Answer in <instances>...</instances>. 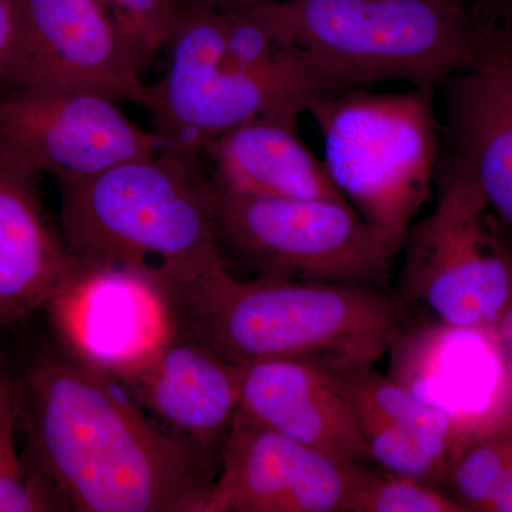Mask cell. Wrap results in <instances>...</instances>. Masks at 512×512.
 Segmentation results:
<instances>
[{
  "instance_id": "6da1fadb",
  "label": "cell",
  "mask_w": 512,
  "mask_h": 512,
  "mask_svg": "<svg viewBox=\"0 0 512 512\" xmlns=\"http://www.w3.org/2000/svg\"><path fill=\"white\" fill-rule=\"evenodd\" d=\"M22 451L64 511L201 512L218 464L160 430L114 377L59 342L12 379Z\"/></svg>"
},
{
  "instance_id": "7a4b0ae2",
  "label": "cell",
  "mask_w": 512,
  "mask_h": 512,
  "mask_svg": "<svg viewBox=\"0 0 512 512\" xmlns=\"http://www.w3.org/2000/svg\"><path fill=\"white\" fill-rule=\"evenodd\" d=\"M178 332L234 365L295 359L330 370L375 365L410 332V313L375 286L319 284L228 268L164 284Z\"/></svg>"
},
{
  "instance_id": "3957f363",
  "label": "cell",
  "mask_w": 512,
  "mask_h": 512,
  "mask_svg": "<svg viewBox=\"0 0 512 512\" xmlns=\"http://www.w3.org/2000/svg\"><path fill=\"white\" fill-rule=\"evenodd\" d=\"M60 229L74 258L184 284L228 268L217 239L218 190L201 157L160 150L57 183Z\"/></svg>"
},
{
  "instance_id": "277c9868",
  "label": "cell",
  "mask_w": 512,
  "mask_h": 512,
  "mask_svg": "<svg viewBox=\"0 0 512 512\" xmlns=\"http://www.w3.org/2000/svg\"><path fill=\"white\" fill-rule=\"evenodd\" d=\"M276 37L340 92L402 80L437 92L476 62L485 32L467 0H268Z\"/></svg>"
},
{
  "instance_id": "5b68a950",
  "label": "cell",
  "mask_w": 512,
  "mask_h": 512,
  "mask_svg": "<svg viewBox=\"0 0 512 512\" xmlns=\"http://www.w3.org/2000/svg\"><path fill=\"white\" fill-rule=\"evenodd\" d=\"M167 69L147 86L143 107L161 150L200 156L231 128L268 114L301 116L316 100L342 93L293 46L281 62L245 67L225 50L221 12L177 9L165 46Z\"/></svg>"
},
{
  "instance_id": "8992f818",
  "label": "cell",
  "mask_w": 512,
  "mask_h": 512,
  "mask_svg": "<svg viewBox=\"0 0 512 512\" xmlns=\"http://www.w3.org/2000/svg\"><path fill=\"white\" fill-rule=\"evenodd\" d=\"M436 205L404 234L397 298L433 328L491 333L512 302L510 235L470 171L441 148Z\"/></svg>"
},
{
  "instance_id": "52a82bcc",
  "label": "cell",
  "mask_w": 512,
  "mask_h": 512,
  "mask_svg": "<svg viewBox=\"0 0 512 512\" xmlns=\"http://www.w3.org/2000/svg\"><path fill=\"white\" fill-rule=\"evenodd\" d=\"M434 94L352 89L309 109L336 190L365 220L394 234H406L434 184L441 153Z\"/></svg>"
},
{
  "instance_id": "ba28073f",
  "label": "cell",
  "mask_w": 512,
  "mask_h": 512,
  "mask_svg": "<svg viewBox=\"0 0 512 512\" xmlns=\"http://www.w3.org/2000/svg\"><path fill=\"white\" fill-rule=\"evenodd\" d=\"M403 238L365 220L348 201L218 190L221 254L256 276L387 289Z\"/></svg>"
},
{
  "instance_id": "9c48e42d",
  "label": "cell",
  "mask_w": 512,
  "mask_h": 512,
  "mask_svg": "<svg viewBox=\"0 0 512 512\" xmlns=\"http://www.w3.org/2000/svg\"><path fill=\"white\" fill-rule=\"evenodd\" d=\"M15 9L0 89L92 93L143 107L144 72L99 0H15Z\"/></svg>"
},
{
  "instance_id": "30bf717a",
  "label": "cell",
  "mask_w": 512,
  "mask_h": 512,
  "mask_svg": "<svg viewBox=\"0 0 512 512\" xmlns=\"http://www.w3.org/2000/svg\"><path fill=\"white\" fill-rule=\"evenodd\" d=\"M161 148L153 130L99 94L0 89V153L56 183L151 157Z\"/></svg>"
},
{
  "instance_id": "8fae6325",
  "label": "cell",
  "mask_w": 512,
  "mask_h": 512,
  "mask_svg": "<svg viewBox=\"0 0 512 512\" xmlns=\"http://www.w3.org/2000/svg\"><path fill=\"white\" fill-rule=\"evenodd\" d=\"M56 342L111 377L178 333L170 296L153 272L79 262L46 305Z\"/></svg>"
},
{
  "instance_id": "7c38bea8",
  "label": "cell",
  "mask_w": 512,
  "mask_h": 512,
  "mask_svg": "<svg viewBox=\"0 0 512 512\" xmlns=\"http://www.w3.org/2000/svg\"><path fill=\"white\" fill-rule=\"evenodd\" d=\"M366 468L332 460L238 412L201 512H348Z\"/></svg>"
},
{
  "instance_id": "4fadbf2b",
  "label": "cell",
  "mask_w": 512,
  "mask_h": 512,
  "mask_svg": "<svg viewBox=\"0 0 512 512\" xmlns=\"http://www.w3.org/2000/svg\"><path fill=\"white\" fill-rule=\"evenodd\" d=\"M441 148L470 171L512 238V36L485 25L476 62L441 84Z\"/></svg>"
},
{
  "instance_id": "5bb4252c",
  "label": "cell",
  "mask_w": 512,
  "mask_h": 512,
  "mask_svg": "<svg viewBox=\"0 0 512 512\" xmlns=\"http://www.w3.org/2000/svg\"><path fill=\"white\" fill-rule=\"evenodd\" d=\"M239 412L348 466L370 467L355 404L333 370L295 359L237 365Z\"/></svg>"
},
{
  "instance_id": "9a60e30c",
  "label": "cell",
  "mask_w": 512,
  "mask_h": 512,
  "mask_svg": "<svg viewBox=\"0 0 512 512\" xmlns=\"http://www.w3.org/2000/svg\"><path fill=\"white\" fill-rule=\"evenodd\" d=\"M114 379L218 464L239 412L237 365L178 332Z\"/></svg>"
},
{
  "instance_id": "2e32d148",
  "label": "cell",
  "mask_w": 512,
  "mask_h": 512,
  "mask_svg": "<svg viewBox=\"0 0 512 512\" xmlns=\"http://www.w3.org/2000/svg\"><path fill=\"white\" fill-rule=\"evenodd\" d=\"M39 177L0 153V333L46 308L79 268L46 211Z\"/></svg>"
},
{
  "instance_id": "e0dca14e",
  "label": "cell",
  "mask_w": 512,
  "mask_h": 512,
  "mask_svg": "<svg viewBox=\"0 0 512 512\" xmlns=\"http://www.w3.org/2000/svg\"><path fill=\"white\" fill-rule=\"evenodd\" d=\"M298 114L245 121L212 141L218 190L251 197L346 201L298 133Z\"/></svg>"
},
{
  "instance_id": "ac0fdd59",
  "label": "cell",
  "mask_w": 512,
  "mask_h": 512,
  "mask_svg": "<svg viewBox=\"0 0 512 512\" xmlns=\"http://www.w3.org/2000/svg\"><path fill=\"white\" fill-rule=\"evenodd\" d=\"M346 389L372 403L394 423L413 434L431 456L444 461L461 434L473 429L454 414L427 402L409 387L376 372L375 365L333 370Z\"/></svg>"
},
{
  "instance_id": "d6986e66",
  "label": "cell",
  "mask_w": 512,
  "mask_h": 512,
  "mask_svg": "<svg viewBox=\"0 0 512 512\" xmlns=\"http://www.w3.org/2000/svg\"><path fill=\"white\" fill-rule=\"evenodd\" d=\"M512 466V407L461 434L448 456V495L464 512H488Z\"/></svg>"
},
{
  "instance_id": "ffe728a7",
  "label": "cell",
  "mask_w": 512,
  "mask_h": 512,
  "mask_svg": "<svg viewBox=\"0 0 512 512\" xmlns=\"http://www.w3.org/2000/svg\"><path fill=\"white\" fill-rule=\"evenodd\" d=\"M18 416L12 379L0 376V512L64 511L55 491L30 471L16 444Z\"/></svg>"
},
{
  "instance_id": "44dd1931",
  "label": "cell",
  "mask_w": 512,
  "mask_h": 512,
  "mask_svg": "<svg viewBox=\"0 0 512 512\" xmlns=\"http://www.w3.org/2000/svg\"><path fill=\"white\" fill-rule=\"evenodd\" d=\"M348 393L355 404L360 429L377 467L436 487L443 483L446 473L444 461L427 453L413 434L384 416L372 403L349 390Z\"/></svg>"
},
{
  "instance_id": "7402d4cb",
  "label": "cell",
  "mask_w": 512,
  "mask_h": 512,
  "mask_svg": "<svg viewBox=\"0 0 512 512\" xmlns=\"http://www.w3.org/2000/svg\"><path fill=\"white\" fill-rule=\"evenodd\" d=\"M348 512H464L436 485L369 467L350 501Z\"/></svg>"
},
{
  "instance_id": "603a6c76",
  "label": "cell",
  "mask_w": 512,
  "mask_h": 512,
  "mask_svg": "<svg viewBox=\"0 0 512 512\" xmlns=\"http://www.w3.org/2000/svg\"><path fill=\"white\" fill-rule=\"evenodd\" d=\"M107 10L141 70L165 50L173 33L177 6L174 0H99Z\"/></svg>"
},
{
  "instance_id": "cb8c5ba5",
  "label": "cell",
  "mask_w": 512,
  "mask_h": 512,
  "mask_svg": "<svg viewBox=\"0 0 512 512\" xmlns=\"http://www.w3.org/2000/svg\"><path fill=\"white\" fill-rule=\"evenodd\" d=\"M16 37L15 0H0V79L8 69Z\"/></svg>"
},
{
  "instance_id": "d4e9b609",
  "label": "cell",
  "mask_w": 512,
  "mask_h": 512,
  "mask_svg": "<svg viewBox=\"0 0 512 512\" xmlns=\"http://www.w3.org/2000/svg\"><path fill=\"white\" fill-rule=\"evenodd\" d=\"M481 22L505 26L512 19V0H467Z\"/></svg>"
},
{
  "instance_id": "484cf974",
  "label": "cell",
  "mask_w": 512,
  "mask_h": 512,
  "mask_svg": "<svg viewBox=\"0 0 512 512\" xmlns=\"http://www.w3.org/2000/svg\"><path fill=\"white\" fill-rule=\"evenodd\" d=\"M491 333H493L497 348L504 359L505 370H507V375L510 377L512 390V302L505 309L498 322L495 323Z\"/></svg>"
},
{
  "instance_id": "4316f807",
  "label": "cell",
  "mask_w": 512,
  "mask_h": 512,
  "mask_svg": "<svg viewBox=\"0 0 512 512\" xmlns=\"http://www.w3.org/2000/svg\"><path fill=\"white\" fill-rule=\"evenodd\" d=\"M268 0H174L177 9H205L214 12L254 8Z\"/></svg>"
},
{
  "instance_id": "83f0119b",
  "label": "cell",
  "mask_w": 512,
  "mask_h": 512,
  "mask_svg": "<svg viewBox=\"0 0 512 512\" xmlns=\"http://www.w3.org/2000/svg\"><path fill=\"white\" fill-rule=\"evenodd\" d=\"M488 512H512V466Z\"/></svg>"
},
{
  "instance_id": "f1b7e54d",
  "label": "cell",
  "mask_w": 512,
  "mask_h": 512,
  "mask_svg": "<svg viewBox=\"0 0 512 512\" xmlns=\"http://www.w3.org/2000/svg\"><path fill=\"white\" fill-rule=\"evenodd\" d=\"M503 28L507 29L508 32H510V35L512 36V19L510 22L507 23V25L503 26Z\"/></svg>"
},
{
  "instance_id": "f546056e",
  "label": "cell",
  "mask_w": 512,
  "mask_h": 512,
  "mask_svg": "<svg viewBox=\"0 0 512 512\" xmlns=\"http://www.w3.org/2000/svg\"><path fill=\"white\" fill-rule=\"evenodd\" d=\"M3 372H5V369H3L2 363H0V376H2Z\"/></svg>"
}]
</instances>
